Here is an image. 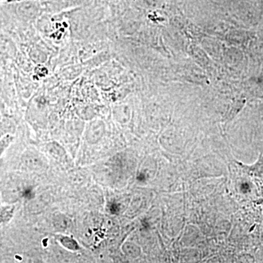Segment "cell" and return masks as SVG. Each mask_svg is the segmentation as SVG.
<instances>
[{"mask_svg":"<svg viewBox=\"0 0 263 263\" xmlns=\"http://www.w3.org/2000/svg\"><path fill=\"white\" fill-rule=\"evenodd\" d=\"M109 209H110V212L112 214H119V210H120V208H119V205H118L117 202H111L110 204Z\"/></svg>","mask_w":263,"mask_h":263,"instance_id":"1","label":"cell"},{"mask_svg":"<svg viewBox=\"0 0 263 263\" xmlns=\"http://www.w3.org/2000/svg\"><path fill=\"white\" fill-rule=\"evenodd\" d=\"M23 195L26 198H31V197H32L33 195L32 190H30V189H27V190H24Z\"/></svg>","mask_w":263,"mask_h":263,"instance_id":"2","label":"cell"},{"mask_svg":"<svg viewBox=\"0 0 263 263\" xmlns=\"http://www.w3.org/2000/svg\"><path fill=\"white\" fill-rule=\"evenodd\" d=\"M137 180L140 181V182H143V181H146V176L143 174H139L138 176H137Z\"/></svg>","mask_w":263,"mask_h":263,"instance_id":"3","label":"cell"},{"mask_svg":"<svg viewBox=\"0 0 263 263\" xmlns=\"http://www.w3.org/2000/svg\"><path fill=\"white\" fill-rule=\"evenodd\" d=\"M240 188H241L242 191L243 192V193H247V191L249 190V186L248 183H242L241 186H240Z\"/></svg>","mask_w":263,"mask_h":263,"instance_id":"4","label":"cell"},{"mask_svg":"<svg viewBox=\"0 0 263 263\" xmlns=\"http://www.w3.org/2000/svg\"><path fill=\"white\" fill-rule=\"evenodd\" d=\"M142 224H143V228H146V229L148 228V224L146 220L142 221Z\"/></svg>","mask_w":263,"mask_h":263,"instance_id":"5","label":"cell"}]
</instances>
